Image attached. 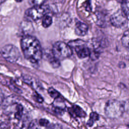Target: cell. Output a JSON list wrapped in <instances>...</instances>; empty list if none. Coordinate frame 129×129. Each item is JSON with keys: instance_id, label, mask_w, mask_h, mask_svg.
I'll list each match as a JSON object with an SVG mask.
<instances>
[{"instance_id": "ba28073f", "label": "cell", "mask_w": 129, "mask_h": 129, "mask_svg": "<svg viewBox=\"0 0 129 129\" xmlns=\"http://www.w3.org/2000/svg\"><path fill=\"white\" fill-rule=\"evenodd\" d=\"M69 113L74 117H84L86 115L85 112L80 106L74 105L69 108Z\"/></svg>"}, {"instance_id": "d6986e66", "label": "cell", "mask_w": 129, "mask_h": 129, "mask_svg": "<svg viewBox=\"0 0 129 129\" xmlns=\"http://www.w3.org/2000/svg\"><path fill=\"white\" fill-rule=\"evenodd\" d=\"M128 1L125 2L121 4V10L122 12L126 15V16L128 18Z\"/></svg>"}, {"instance_id": "ac0fdd59", "label": "cell", "mask_w": 129, "mask_h": 129, "mask_svg": "<svg viewBox=\"0 0 129 129\" xmlns=\"http://www.w3.org/2000/svg\"><path fill=\"white\" fill-rule=\"evenodd\" d=\"M38 121L36 119L32 120L28 125L27 129H40Z\"/></svg>"}, {"instance_id": "277c9868", "label": "cell", "mask_w": 129, "mask_h": 129, "mask_svg": "<svg viewBox=\"0 0 129 129\" xmlns=\"http://www.w3.org/2000/svg\"><path fill=\"white\" fill-rule=\"evenodd\" d=\"M48 9V7L43 5L33 6L26 11L24 15L25 19L29 22L37 21L47 14Z\"/></svg>"}, {"instance_id": "2e32d148", "label": "cell", "mask_w": 129, "mask_h": 129, "mask_svg": "<svg viewBox=\"0 0 129 129\" xmlns=\"http://www.w3.org/2000/svg\"><path fill=\"white\" fill-rule=\"evenodd\" d=\"M121 42L122 45L126 48L128 47V31L126 30L124 32L122 38Z\"/></svg>"}, {"instance_id": "e0dca14e", "label": "cell", "mask_w": 129, "mask_h": 129, "mask_svg": "<svg viewBox=\"0 0 129 129\" xmlns=\"http://www.w3.org/2000/svg\"><path fill=\"white\" fill-rule=\"evenodd\" d=\"M52 109L54 112H55L56 114H59V115H62L65 111L64 109V107L62 106H59V105H54L53 106Z\"/></svg>"}, {"instance_id": "52a82bcc", "label": "cell", "mask_w": 129, "mask_h": 129, "mask_svg": "<svg viewBox=\"0 0 129 129\" xmlns=\"http://www.w3.org/2000/svg\"><path fill=\"white\" fill-rule=\"evenodd\" d=\"M128 18L120 10L111 15L110 22L114 27L120 28L124 26L127 22Z\"/></svg>"}, {"instance_id": "3957f363", "label": "cell", "mask_w": 129, "mask_h": 129, "mask_svg": "<svg viewBox=\"0 0 129 129\" xmlns=\"http://www.w3.org/2000/svg\"><path fill=\"white\" fill-rule=\"evenodd\" d=\"M73 51L71 48L64 42L57 41L53 45L52 53L59 60L70 57Z\"/></svg>"}, {"instance_id": "5b68a950", "label": "cell", "mask_w": 129, "mask_h": 129, "mask_svg": "<svg viewBox=\"0 0 129 129\" xmlns=\"http://www.w3.org/2000/svg\"><path fill=\"white\" fill-rule=\"evenodd\" d=\"M68 45L73 50L74 49L78 56L80 58H84L90 55V50L85 42L80 39L70 41Z\"/></svg>"}, {"instance_id": "7402d4cb", "label": "cell", "mask_w": 129, "mask_h": 129, "mask_svg": "<svg viewBox=\"0 0 129 129\" xmlns=\"http://www.w3.org/2000/svg\"><path fill=\"white\" fill-rule=\"evenodd\" d=\"M46 129H62V127L59 124H52L48 125Z\"/></svg>"}, {"instance_id": "6da1fadb", "label": "cell", "mask_w": 129, "mask_h": 129, "mask_svg": "<svg viewBox=\"0 0 129 129\" xmlns=\"http://www.w3.org/2000/svg\"><path fill=\"white\" fill-rule=\"evenodd\" d=\"M21 45L24 56L32 63L39 62L42 57V51L39 41L30 35L24 36Z\"/></svg>"}, {"instance_id": "d4e9b609", "label": "cell", "mask_w": 129, "mask_h": 129, "mask_svg": "<svg viewBox=\"0 0 129 129\" xmlns=\"http://www.w3.org/2000/svg\"><path fill=\"white\" fill-rule=\"evenodd\" d=\"M116 1H117V2H119V3H121V4L123 3H124L125 2L128 1V0H116Z\"/></svg>"}, {"instance_id": "8992f818", "label": "cell", "mask_w": 129, "mask_h": 129, "mask_svg": "<svg viewBox=\"0 0 129 129\" xmlns=\"http://www.w3.org/2000/svg\"><path fill=\"white\" fill-rule=\"evenodd\" d=\"M1 53L7 61L11 63L16 62L20 56L18 48L12 44H8L4 46L2 48Z\"/></svg>"}, {"instance_id": "cb8c5ba5", "label": "cell", "mask_w": 129, "mask_h": 129, "mask_svg": "<svg viewBox=\"0 0 129 129\" xmlns=\"http://www.w3.org/2000/svg\"><path fill=\"white\" fill-rule=\"evenodd\" d=\"M4 99V95L2 92V90L0 89V105L3 103Z\"/></svg>"}, {"instance_id": "484cf974", "label": "cell", "mask_w": 129, "mask_h": 129, "mask_svg": "<svg viewBox=\"0 0 129 129\" xmlns=\"http://www.w3.org/2000/svg\"><path fill=\"white\" fill-rule=\"evenodd\" d=\"M6 1V0H0V4L5 2Z\"/></svg>"}, {"instance_id": "9c48e42d", "label": "cell", "mask_w": 129, "mask_h": 129, "mask_svg": "<svg viewBox=\"0 0 129 129\" xmlns=\"http://www.w3.org/2000/svg\"><path fill=\"white\" fill-rule=\"evenodd\" d=\"M88 30V26L84 23L78 21L75 25V33L79 36H84L86 34Z\"/></svg>"}, {"instance_id": "7a4b0ae2", "label": "cell", "mask_w": 129, "mask_h": 129, "mask_svg": "<svg viewBox=\"0 0 129 129\" xmlns=\"http://www.w3.org/2000/svg\"><path fill=\"white\" fill-rule=\"evenodd\" d=\"M125 110L124 104L115 99L107 101L105 107V113L109 118L114 119L120 117Z\"/></svg>"}, {"instance_id": "4fadbf2b", "label": "cell", "mask_w": 129, "mask_h": 129, "mask_svg": "<svg viewBox=\"0 0 129 129\" xmlns=\"http://www.w3.org/2000/svg\"><path fill=\"white\" fill-rule=\"evenodd\" d=\"M23 108L21 104H18L16 105L15 111L14 112V117L16 119L19 120L21 119L23 116Z\"/></svg>"}, {"instance_id": "603a6c76", "label": "cell", "mask_w": 129, "mask_h": 129, "mask_svg": "<svg viewBox=\"0 0 129 129\" xmlns=\"http://www.w3.org/2000/svg\"><path fill=\"white\" fill-rule=\"evenodd\" d=\"M34 98L36 99V101L37 102H38L39 103L42 102L43 100V98L37 93H35L34 94Z\"/></svg>"}, {"instance_id": "30bf717a", "label": "cell", "mask_w": 129, "mask_h": 129, "mask_svg": "<svg viewBox=\"0 0 129 129\" xmlns=\"http://www.w3.org/2000/svg\"><path fill=\"white\" fill-rule=\"evenodd\" d=\"M10 124V118L6 114L0 115V129H7Z\"/></svg>"}, {"instance_id": "4316f807", "label": "cell", "mask_w": 129, "mask_h": 129, "mask_svg": "<svg viewBox=\"0 0 129 129\" xmlns=\"http://www.w3.org/2000/svg\"><path fill=\"white\" fill-rule=\"evenodd\" d=\"M16 2H22L23 0H15Z\"/></svg>"}, {"instance_id": "5bb4252c", "label": "cell", "mask_w": 129, "mask_h": 129, "mask_svg": "<svg viewBox=\"0 0 129 129\" xmlns=\"http://www.w3.org/2000/svg\"><path fill=\"white\" fill-rule=\"evenodd\" d=\"M52 22V17L48 15V14H45L43 17V19L42 21V24L43 27L47 28L51 25Z\"/></svg>"}, {"instance_id": "7c38bea8", "label": "cell", "mask_w": 129, "mask_h": 129, "mask_svg": "<svg viewBox=\"0 0 129 129\" xmlns=\"http://www.w3.org/2000/svg\"><path fill=\"white\" fill-rule=\"evenodd\" d=\"M48 93L49 95L54 99L56 101H63V99L61 98V96L59 94V93L55 90L53 88H49L48 89Z\"/></svg>"}, {"instance_id": "ffe728a7", "label": "cell", "mask_w": 129, "mask_h": 129, "mask_svg": "<svg viewBox=\"0 0 129 129\" xmlns=\"http://www.w3.org/2000/svg\"><path fill=\"white\" fill-rule=\"evenodd\" d=\"M46 0H28L29 3L32 6H40L43 4V3Z\"/></svg>"}, {"instance_id": "8fae6325", "label": "cell", "mask_w": 129, "mask_h": 129, "mask_svg": "<svg viewBox=\"0 0 129 129\" xmlns=\"http://www.w3.org/2000/svg\"><path fill=\"white\" fill-rule=\"evenodd\" d=\"M29 123L27 118L22 117L14 126L13 129H27Z\"/></svg>"}, {"instance_id": "44dd1931", "label": "cell", "mask_w": 129, "mask_h": 129, "mask_svg": "<svg viewBox=\"0 0 129 129\" xmlns=\"http://www.w3.org/2000/svg\"><path fill=\"white\" fill-rule=\"evenodd\" d=\"M38 122L40 126H44V127H47L49 124V121L48 120H47L46 119H44V118L40 119L38 121Z\"/></svg>"}, {"instance_id": "9a60e30c", "label": "cell", "mask_w": 129, "mask_h": 129, "mask_svg": "<svg viewBox=\"0 0 129 129\" xmlns=\"http://www.w3.org/2000/svg\"><path fill=\"white\" fill-rule=\"evenodd\" d=\"M99 119V115L96 112H91L90 114V118L87 121V125L89 126H91L93 125L94 123L98 120Z\"/></svg>"}]
</instances>
